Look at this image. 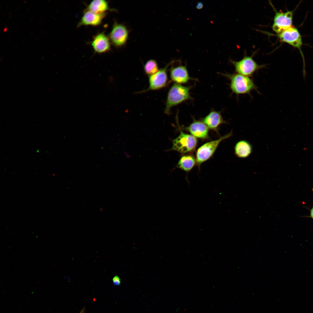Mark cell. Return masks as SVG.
Wrapping results in <instances>:
<instances>
[{
  "label": "cell",
  "mask_w": 313,
  "mask_h": 313,
  "mask_svg": "<svg viewBox=\"0 0 313 313\" xmlns=\"http://www.w3.org/2000/svg\"><path fill=\"white\" fill-rule=\"evenodd\" d=\"M172 147L169 150H173L184 154L193 151L197 144L196 137L180 131L179 135L172 140Z\"/></svg>",
  "instance_id": "5b68a950"
},
{
  "label": "cell",
  "mask_w": 313,
  "mask_h": 313,
  "mask_svg": "<svg viewBox=\"0 0 313 313\" xmlns=\"http://www.w3.org/2000/svg\"><path fill=\"white\" fill-rule=\"evenodd\" d=\"M196 163V159L193 155H184L179 159L176 167L188 173L192 170Z\"/></svg>",
  "instance_id": "2e32d148"
},
{
  "label": "cell",
  "mask_w": 313,
  "mask_h": 313,
  "mask_svg": "<svg viewBox=\"0 0 313 313\" xmlns=\"http://www.w3.org/2000/svg\"><path fill=\"white\" fill-rule=\"evenodd\" d=\"M83 310H82L80 313H83Z\"/></svg>",
  "instance_id": "7402d4cb"
},
{
  "label": "cell",
  "mask_w": 313,
  "mask_h": 313,
  "mask_svg": "<svg viewBox=\"0 0 313 313\" xmlns=\"http://www.w3.org/2000/svg\"><path fill=\"white\" fill-rule=\"evenodd\" d=\"M232 135V131L217 139L206 143L197 149L196 153V163L199 167L203 162L210 159L213 155L219 143L223 140L229 138Z\"/></svg>",
  "instance_id": "3957f363"
},
{
  "label": "cell",
  "mask_w": 313,
  "mask_h": 313,
  "mask_svg": "<svg viewBox=\"0 0 313 313\" xmlns=\"http://www.w3.org/2000/svg\"><path fill=\"white\" fill-rule=\"evenodd\" d=\"M230 81V87L232 92L236 95L250 94L253 90L258 92L253 80L247 76L237 73L223 74Z\"/></svg>",
  "instance_id": "6da1fadb"
},
{
  "label": "cell",
  "mask_w": 313,
  "mask_h": 313,
  "mask_svg": "<svg viewBox=\"0 0 313 313\" xmlns=\"http://www.w3.org/2000/svg\"><path fill=\"white\" fill-rule=\"evenodd\" d=\"M253 55H245L241 60L236 61L230 60L234 65L236 73L250 77L256 72L265 67V65H259L254 60Z\"/></svg>",
  "instance_id": "277c9868"
},
{
  "label": "cell",
  "mask_w": 313,
  "mask_h": 313,
  "mask_svg": "<svg viewBox=\"0 0 313 313\" xmlns=\"http://www.w3.org/2000/svg\"><path fill=\"white\" fill-rule=\"evenodd\" d=\"M203 3L201 2H199L197 3L196 6V8L197 9H201L203 8Z\"/></svg>",
  "instance_id": "ffe728a7"
},
{
  "label": "cell",
  "mask_w": 313,
  "mask_h": 313,
  "mask_svg": "<svg viewBox=\"0 0 313 313\" xmlns=\"http://www.w3.org/2000/svg\"><path fill=\"white\" fill-rule=\"evenodd\" d=\"M128 31L125 26L123 24L115 23L110 33L109 39L112 43L117 47L124 45L127 41Z\"/></svg>",
  "instance_id": "9c48e42d"
},
{
  "label": "cell",
  "mask_w": 313,
  "mask_h": 313,
  "mask_svg": "<svg viewBox=\"0 0 313 313\" xmlns=\"http://www.w3.org/2000/svg\"><path fill=\"white\" fill-rule=\"evenodd\" d=\"M107 1L104 0H94L92 1L88 6V10L97 14L105 13L108 9Z\"/></svg>",
  "instance_id": "e0dca14e"
},
{
  "label": "cell",
  "mask_w": 313,
  "mask_h": 313,
  "mask_svg": "<svg viewBox=\"0 0 313 313\" xmlns=\"http://www.w3.org/2000/svg\"><path fill=\"white\" fill-rule=\"evenodd\" d=\"M174 62L173 61H171L156 73L149 76V86L146 89L141 92L159 90L166 86L168 81L167 69L169 66Z\"/></svg>",
  "instance_id": "8992f818"
},
{
  "label": "cell",
  "mask_w": 313,
  "mask_h": 313,
  "mask_svg": "<svg viewBox=\"0 0 313 313\" xmlns=\"http://www.w3.org/2000/svg\"><path fill=\"white\" fill-rule=\"evenodd\" d=\"M277 37L282 42L286 43L297 48L301 51L302 44L301 36L297 28L292 26L277 34Z\"/></svg>",
  "instance_id": "ba28073f"
},
{
  "label": "cell",
  "mask_w": 313,
  "mask_h": 313,
  "mask_svg": "<svg viewBox=\"0 0 313 313\" xmlns=\"http://www.w3.org/2000/svg\"><path fill=\"white\" fill-rule=\"evenodd\" d=\"M105 14V13H96L87 10L84 13L77 26L78 27L82 26H98L101 23Z\"/></svg>",
  "instance_id": "5bb4252c"
},
{
  "label": "cell",
  "mask_w": 313,
  "mask_h": 313,
  "mask_svg": "<svg viewBox=\"0 0 313 313\" xmlns=\"http://www.w3.org/2000/svg\"><path fill=\"white\" fill-rule=\"evenodd\" d=\"M192 86H184L174 83L171 87L167 97L165 113L170 114L173 107L187 100L192 99L190 90Z\"/></svg>",
  "instance_id": "7a4b0ae2"
},
{
  "label": "cell",
  "mask_w": 313,
  "mask_h": 313,
  "mask_svg": "<svg viewBox=\"0 0 313 313\" xmlns=\"http://www.w3.org/2000/svg\"><path fill=\"white\" fill-rule=\"evenodd\" d=\"M310 216L313 219V207L310 210Z\"/></svg>",
  "instance_id": "44dd1931"
},
{
  "label": "cell",
  "mask_w": 313,
  "mask_h": 313,
  "mask_svg": "<svg viewBox=\"0 0 313 313\" xmlns=\"http://www.w3.org/2000/svg\"><path fill=\"white\" fill-rule=\"evenodd\" d=\"M202 121L212 130L218 132L219 126L226 122L223 119L220 112L211 110L210 113L202 119Z\"/></svg>",
  "instance_id": "4fadbf2b"
},
{
  "label": "cell",
  "mask_w": 313,
  "mask_h": 313,
  "mask_svg": "<svg viewBox=\"0 0 313 313\" xmlns=\"http://www.w3.org/2000/svg\"><path fill=\"white\" fill-rule=\"evenodd\" d=\"M144 68L146 74L149 76L154 74L159 70L157 62L154 59L148 61L145 64Z\"/></svg>",
  "instance_id": "ac0fdd59"
},
{
  "label": "cell",
  "mask_w": 313,
  "mask_h": 313,
  "mask_svg": "<svg viewBox=\"0 0 313 313\" xmlns=\"http://www.w3.org/2000/svg\"><path fill=\"white\" fill-rule=\"evenodd\" d=\"M91 45L95 52L99 53L105 52L110 49V39L103 32L95 36L91 42Z\"/></svg>",
  "instance_id": "7c38bea8"
},
{
  "label": "cell",
  "mask_w": 313,
  "mask_h": 313,
  "mask_svg": "<svg viewBox=\"0 0 313 313\" xmlns=\"http://www.w3.org/2000/svg\"><path fill=\"white\" fill-rule=\"evenodd\" d=\"M209 128L202 121L194 119L193 122L185 129L193 136L202 139H208Z\"/></svg>",
  "instance_id": "8fae6325"
},
{
  "label": "cell",
  "mask_w": 313,
  "mask_h": 313,
  "mask_svg": "<svg viewBox=\"0 0 313 313\" xmlns=\"http://www.w3.org/2000/svg\"><path fill=\"white\" fill-rule=\"evenodd\" d=\"M112 281L114 285H119L121 283L120 278L117 275L114 277L112 279Z\"/></svg>",
  "instance_id": "d6986e66"
},
{
  "label": "cell",
  "mask_w": 313,
  "mask_h": 313,
  "mask_svg": "<svg viewBox=\"0 0 313 313\" xmlns=\"http://www.w3.org/2000/svg\"><path fill=\"white\" fill-rule=\"evenodd\" d=\"M275 14L272 26L273 30L279 34L292 26L293 12L287 11L283 12L275 10Z\"/></svg>",
  "instance_id": "52a82bcc"
},
{
  "label": "cell",
  "mask_w": 313,
  "mask_h": 313,
  "mask_svg": "<svg viewBox=\"0 0 313 313\" xmlns=\"http://www.w3.org/2000/svg\"><path fill=\"white\" fill-rule=\"evenodd\" d=\"M170 75L172 81L180 84L186 83L192 79L189 76L185 65L172 67L170 69Z\"/></svg>",
  "instance_id": "30bf717a"
},
{
  "label": "cell",
  "mask_w": 313,
  "mask_h": 313,
  "mask_svg": "<svg viewBox=\"0 0 313 313\" xmlns=\"http://www.w3.org/2000/svg\"><path fill=\"white\" fill-rule=\"evenodd\" d=\"M252 147L251 144L245 140H240L237 142L234 147V153L240 158H247L252 153Z\"/></svg>",
  "instance_id": "9a60e30c"
}]
</instances>
